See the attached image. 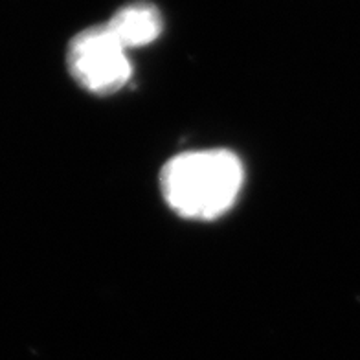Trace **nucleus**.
I'll use <instances>...</instances> for the list:
<instances>
[{
    "instance_id": "f257e3e1",
    "label": "nucleus",
    "mask_w": 360,
    "mask_h": 360,
    "mask_svg": "<svg viewBox=\"0 0 360 360\" xmlns=\"http://www.w3.org/2000/svg\"><path fill=\"white\" fill-rule=\"evenodd\" d=\"M245 169L228 149L180 153L160 171V191L175 214L212 221L224 215L241 193Z\"/></svg>"
},
{
    "instance_id": "f03ea898",
    "label": "nucleus",
    "mask_w": 360,
    "mask_h": 360,
    "mask_svg": "<svg viewBox=\"0 0 360 360\" xmlns=\"http://www.w3.org/2000/svg\"><path fill=\"white\" fill-rule=\"evenodd\" d=\"M67 68L81 89L94 96H112L133 76L129 50L114 37L107 24L81 30L67 48Z\"/></svg>"
},
{
    "instance_id": "7ed1b4c3",
    "label": "nucleus",
    "mask_w": 360,
    "mask_h": 360,
    "mask_svg": "<svg viewBox=\"0 0 360 360\" xmlns=\"http://www.w3.org/2000/svg\"><path fill=\"white\" fill-rule=\"evenodd\" d=\"M105 24L127 50L149 46L164 32L162 11L147 0H134L122 6Z\"/></svg>"
}]
</instances>
